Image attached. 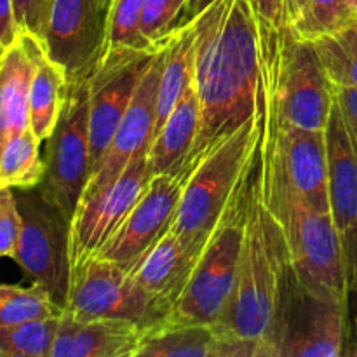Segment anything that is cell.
Returning a JSON list of instances; mask_svg holds the SVG:
<instances>
[{
    "mask_svg": "<svg viewBox=\"0 0 357 357\" xmlns=\"http://www.w3.org/2000/svg\"><path fill=\"white\" fill-rule=\"evenodd\" d=\"M192 20L201 129L178 171L185 174L260 114L265 93L260 37L246 0H206Z\"/></svg>",
    "mask_w": 357,
    "mask_h": 357,
    "instance_id": "obj_1",
    "label": "cell"
},
{
    "mask_svg": "<svg viewBox=\"0 0 357 357\" xmlns=\"http://www.w3.org/2000/svg\"><path fill=\"white\" fill-rule=\"evenodd\" d=\"M261 143V142H260ZM289 267L284 236L260 187V149L248 197L244 239L229 316L222 328L264 347L274 328L282 279Z\"/></svg>",
    "mask_w": 357,
    "mask_h": 357,
    "instance_id": "obj_2",
    "label": "cell"
},
{
    "mask_svg": "<svg viewBox=\"0 0 357 357\" xmlns=\"http://www.w3.org/2000/svg\"><path fill=\"white\" fill-rule=\"evenodd\" d=\"M260 187L268 211L284 236L289 265L300 284L324 300L344 302L349 293L347 261L331 213L309 208L261 167Z\"/></svg>",
    "mask_w": 357,
    "mask_h": 357,
    "instance_id": "obj_3",
    "label": "cell"
},
{
    "mask_svg": "<svg viewBox=\"0 0 357 357\" xmlns=\"http://www.w3.org/2000/svg\"><path fill=\"white\" fill-rule=\"evenodd\" d=\"M261 132L264 101L257 117L218 143L188 174L169 230L192 257L199 258L218 225L237 183L257 153Z\"/></svg>",
    "mask_w": 357,
    "mask_h": 357,
    "instance_id": "obj_4",
    "label": "cell"
},
{
    "mask_svg": "<svg viewBox=\"0 0 357 357\" xmlns=\"http://www.w3.org/2000/svg\"><path fill=\"white\" fill-rule=\"evenodd\" d=\"M261 142V139H260ZM260 149V145H258ZM258 150L237 183L218 225L199 255L190 279L164 324L222 326L229 316L244 239L248 197Z\"/></svg>",
    "mask_w": 357,
    "mask_h": 357,
    "instance_id": "obj_5",
    "label": "cell"
},
{
    "mask_svg": "<svg viewBox=\"0 0 357 357\" xmlns=\"http://www.w3.org/2000/svg\"><path fill=\"white\" fill-rule=\"evenodd\" d=\"M260 49L265 93L275 121L324 131L333 107V89L316 42L298 38L289 28L274 44Z\"/></svg>",
    "mask_w": 357,
    "mask_h": 357,
    "instance_id": "obj_6",
    "label": "cell"
},
{
    "mask_svg": "<svg viewBox=\"0 0 357 357\" xmlns=\"http://www.w3.org/2000/svg\"><path fill=\"white\" fill-rule=\"evenodd\" d=\"M21 216V234L13 260L33 286L65 310L72 284L70 220L42 197L38 187L13 188Z\"/></svg>",
    "mask_w": 357,
    "mask_h": 357,
    "instance_id": "obj_7",
    "label": "cell"
},
{
    "mask_svg": "<svg viewBox=\"0 0 357 357\" xmlns=\"http://www.w3.org/2000/svg\"><path fill=\"white\" fill-rule=\"evenodd\" d=\"M171 307L117 264L93 257L72 271L65 312L77 321H131L146 333L166 323Z\"/></svg>",
    "mask_w": 357,
    "mask_h": 357,
    "instance_id": "obj_8",
    "label": "cell"
},
{
    "mask_svg": "<svg viewBox=\"0 0 357 357\" xmlns=\"http://www.w3.org/2000/svg\"><path fill=\"white\" fill-rule=\"evenodd\" d=\"M345 303L307 291L289 265L265 357H344Z\"/></svg>",
    "mask_w": 357,
    "mask_h": 357,
    "instance_id": "obj_9",
    "label": "cell"
},
{
    "mask_svg": "<svg viewBox=\"0 0 357 357\" xmlns=\"http://www.w3.org/2000/svg\"><path fill=\"white\" fill-rule=\"evenodd\" d=\"M89 93L87 82L70 86L51 136L45 139L42 197L72 222L89 180Z\"/></svg>",
    "mask_w": 357,
    "mask_h": 357,
    "instance_id": "obj_10",
    "label": "cell"
},
{
    "mask_svg": "<svg viewBox=\"0 0 357 357\" xmlns=\"http://www.w3.org/2000/svg\"><path fill=\"white\" fill-rule=\"evenodd\" d=\"M112 0H54L40 45L68 86L87 82L108 49Z\"/></svg>",
    "mask_w": 357,
    "mask_h": 357,
    "instance_id": "obj_11",
    "label": "cell"
},
{
    "mask_svg": "<svg viewBox=\"0 0 357 357\" xmlns=\"http://www.w3.org/2000/svg\"><path fill=\"white\" fill-rule=\"evenodd\" d=\"M160 45V44H159ZM159 49V47H157ZM153 51L129 47L107 49L103 59L87 79L89 93V176L103 159L117 126L135 98Z\"/></svg>",
    "mask_w": 357,
    "mask_h": 357,
    "instance_id": "obj_12",
    "label": "cell"
},
{
    "mask_svg": "<svg viewBox=\"0 0 357 357\" xmlns=\"http://www.w3.org/2000/svg\"><path fill=\"white\" fill-rule=\"evenodd\" d=\"M152 178L149 150H145L131 160L115 183L79 202L70 222L72 271L103 250L105 244L121 229Z\"/></svg>",
    "mask_w": 357,
    "mask_h": 357,
    "instance_id": "obj_13",
    "label": "cell"
},
{
    "mask_svg": "<svg viewBox=\"0 0 357 357\" xmlns=\"http://www.w3.org/2000/svg\"><path fill=\"white\" fill-rule=\"evenodd\" d=\"M187 178L188 174L185 173H162L153 176L121 229L96 257L114 261L131 272L139 258L169 230Z\"/></svg>",
    "mask_w": 357,
    "mask_h": 357,
    "instance_id": "obj_14",
    "label": "cell"
},
{
    "mask_svg": "<svg viewBox=\"0 0 357 357\" xmlns=\"http://www.w3.org/2000/svg\"><path fill=\"white\" fill-rule=\"evenodd\" d=\"M164 65V44L160 42L149 68L143 73L131 105L126 110L105 152L103 159L87 180L80 201L100 194L117 181L135 157L150 149L157 115V93ZM79 201V202H80Z\"/></svg>",
    "mask_w": 357,
    "mask_h": 357,
    "instance_id": "obj_15",
    "label": "cell"
},
{
    "mask_svg": "<svg viewBox=\"0 0 357 357\" xmlns=\"http://www.w3.org/2000/svg\"><path fill=\"white\" fill-rule=\"evenodd\" d=\"M328 192L333 222L340 234L349 281L357 264V150L333 96L326 129Z\"/></svg>",
    "mask_w": 357,
    "mask_h": 357,
    "instance_id": "obj_16",
    "label": "cell"
},
{
    "mask_svg": "<svg viewBox=\"0 0 357 357\" xmlns=\"http://www.w3.org/2000/svg\"><path fill=\"white\" fill-rule=\"evenodd\" d=\"M258 342L211 324H160L146 331L136 357H260Z\"/></svg>",
    "mask_w": 357,
    "mask_h": 357,
    "instance_id": "obj_17",
    "label": "cell"
},
{
    "mask_svg": "<svg viewBox=\"0 0 357 357\" xmlns=\"http://www.w3.org/2000/svg\"><path fill=\"white\" fill-rule=\"evenodd\" d=\"M145 331L126 319L77 321L63 312L51 357H136Z\"/></svg>",
    "mask_w": 357,
    "mask_h": 357,
    "instance_id": "obj_18",
    "label": "cell"
},
{
    "mask_svg": "<svg viewBox=\"0 0 357 357\" xmlns=\"http://www.w3.org/2000/svg\"><path fill=\"white\" fill-rule=\"evenodd\" d=\"M37 38L21 31L0 58V153L9 139L30 128V84Z\"/></svg>",
    "mask_w": 357,
    "mask_h": 357,
    "instance_id": "obj_19",
    "label": "cell"
},
{
    "mask_svg": "<svg viewBox=\"0 0 357 357\" xmlns=\"http://www.w3.org/2000/svg\"><path fill=\"white\" fill-rule=\"evenodd\" d=\"M195 261L197 258L192 257L185 250L181 241L171 230H167L139 258L129 274L146 291L174 305L190 279Z\"/></svg>",
    "mask_w": 357,
    "mask_h": 357,
    "instance_id": "obj_20",
    "label": "cell"
},
{
    "mask_svg": "<svg viewBox=\"0 0 357 357\" xmlns=\"http://www.w3.org/2000/svg\"><path fill=\"white\" fill-rule=\"evenodd\" d=\"M199 129H201V103H199L195 82H192L150 143L149 164L153 176L180 171L194 146Z\"/></svg>",
    "mask_w": 357,
    "mask_h": 357,
    "instance_id": "obj_21",
    "label": "cell"
},
{
    "mask_svg": "<svg viewBox=\"0 0 357 357\" xmlns=\"http://www.w3.org/2000/svg\"><path fill=\"white\" fill-rule=\"evenodd\" d=\"M195 31L194 20L176 24L166 38L164 44V65L160 72L159 93H157V115L153 126V136L160 131L164 122L180 98L183 96L187 87L194 82L195 73ZM152 136V138H153Z\"/></svg>",
    "mask_w": 357,
    "mask_h": 357,
    "instance_id": "obj_22",
    "label": "cell"
},
{
    "mask_svg": "<svg viewBox=\"0 0 357 357\" xmlns=\"http://www.w3.org/2000/svg\"><path fill=\"white\" fill-rule=\"evenodd\" d=\"M33 75L30 84V129L38 142L51 136L68 98V80L56 63L47 58L40 42L33 47Z\"/></svg>",
    "mask_w": 357,
    "mask_h": 357,
    "instance_id": "obj_23",
    "label": "cell"
},
{
    "mask_svg": "<svg viewBox=\"0 0 357 357\" xmlns=\"http://www.w3.org/2000/svg\"><path fill=\"white\" fill-rule=\"evenodd\" d=\"M44 176L40 142L30 128L6 143L0 153V188L37 187Z\"/></svg>",
    "mask_w": 357,
    "mask_h": 357,
    "instance_id": "obj_24",
    "label": "cell"
},
{
    "mask_svg": "<svg viewBox=\"0 0 357 357\" xmlns=\"http://www.w3.org/2000/svg\"><path fill=\"white\" fill-rule=\"evenodd\" d=\"M65 310L56 305L44 289L31 286L0 284V326L59 317Z\"/></svg>",
    "mask_w": 357,
    "mask_h": 357,
    "instance_id": "obj_25",
    "label": "cell"
},
{
    "mask_svg": "<svg viewBox=\"0 0 357 357\" xmlns=\"http://www.w3.org/2000/svg\"><path fill=\"white\" fill-rule=\"evenodd\" d=\"M316 47L331 82L357 87V14L340 31L316 40Z\"/></svg>",
    "mask_w": 357,
    "mask_h": 357,
    "instance_id": "obj_26",
    "label": "cell"
},
{
    "mask_svg": "<svg viewBox=\"0 0 357 357\" xmlns=\"http://www.w3.org/2000/svg\"><path fill=\"white\" fill-rule=\"evenodd\" d=\"M59 317L0 326V357H51Z\"/></svg>",
    "mask_w": 357,
    "mask_h": 357,
    "instance_id": "obj_27",
    "label": "cell"
},
{
    "mask_svg": "<svg viewBox=\"0 0 357 357\" xmlns=\"http://www.w3.org/2000/svg\"><path fill=\"white\" fill-rule=\"evenodd\" d=\"M356 17L347 0H307L291 31L303 40L316 42L347 26Z\"/></svg>",
    "mask_w": 357,
    "mask_h": 357,
    "instance_id": "obj_28",
    "label": "cell"
},
{
    "mask_svg": "<svg viewBox=\"0 0 357 357\" xmlns=\"http://www.w3.org/2000/svg\"><path fill=\"white\" fill-rule=\"evenodd\" d=\"M143 3L145 0H112L108 16V49L129 47L138 51H153L142 33Z\"/></svg>",
    "mask_w": 357,
    "mask_h": 357,
    "instance_id": "obj_29",
    "label": "cell"
},
{
    "mask_svg": "<svg viewBox=\"0 0 357 357\" xmlns=\"http://www.w3.org/2000/svg\"><path fill=\"white\" fill-rule=\"evenodd\" d=\"M190 0H145L142 33L152 45H159L176 26V20Z\"/></svg>",
    "mask_w": 357,
    "mask_h": 357,
    "instance_id": "obj_30",
    "label": "cell"
},
{
    "mask_svg": "<svg viewBox=\"0 0 357 357\" xmlns=\"http://www.w3.org/2000/svg\"><path fill=\"white\" fill-rule=\"evenodd\" d=\"M258 28L261 44L274 42L289 30L288 0H246Z\"/></svg>",
    "mask_w": 357,
    "mask_h": 357,
    "instance_id": "obj_31",
    "label": "cell"
},
{
    "mask_svg": "<svg viewBox=\"0 0 357 357\" xmlns=\"http://www.w3.org/2000/svg\"><path fill=\"white\" fill-rule=\"evenodd\" d=\"M21 216L13 188H3L0 199V258H14L20 243Z\"/></svg>",
    "mask_w": 357,
    "mask_h": 357,
    "instance_id": "obj_32",
    "label": "cell"
},
{
    "mask_svg": "<svg viewBox=\"0 0 357 357\" xmlns=\"http://www.w3.org/2000/svg\"><path fill=\"white\" fill-rule=\"evenodd\" d=\"M54 0H14V13L21 31L42 40Z\"/></svg>",
    "mask_w": 357,
    "mask_h": 357,
    "instance_id": "obj_33",
    "label": "cell"
},
{
    "mask_svg": "<svg viewBox=\"0 0 357 357\" xmlns=\"http://www.w3.org/2000/svg\"><path fill=\"white\" fill-rule=\"evenodd\" d=\"M331 89H333V96L340 107L342 117L357 150V87L331 82Z\"/></svg>",
    "mask_w": 357,
    "mask_h": 357,
    "instance_id": "obj_34",
    "label": "cell"
},
{
    "mask_svg": "<svg viewBox=\"0 0 357 357\" xmlns=\"http://www.w3.org/2000/svg\"><path fill=\"white\" fill-rule=\"evenodd\" d=\"M344 356L357 357V288H349L345 300Z\"/></svg>",
    "mask_w": 357,
    "mask_h": 357,
    "instance_id": "obj_35",
    "label": "cell"
},
{
    "mask_svg": "<svg viewBox=\"0 0 357 357\" xmlns=\"http://www.w3.org/2000/svg\"><path fill=\"white\" fill-rule=\"evenodd\" d=\"M21 30L14 13V0H0V44L10 47L20 38Z\"/></svg>",
    "mask_w": 357,
    "mask_h": 357,
    "instance_id": "obj_36",
    "label": "cell"
},
{
    "mask_svg": "<svg viewBox=\"0 0 357 357\" xmlns=\"http://www.w3.org/2000/svg\"><path fill=\"white\" fill-rule=\"evenodd\" d=\"M307 0H288V16H289V26L298 20V16L302 14L303 7H305Z\"/></svg>",
    "mask_w": 357,
    "mask_h": 357,
    "instance_id": "obj_37",
    "label": "cell"
},
{
    "mask_svg": "<svg viewBox=\"0 0 357 357\" xmlns=\"http://www.w3.org/2000/svg\"><path fill=\"white\" fill-rule=\"evenodd\" d=\"M349 288H357V264H356V271H354V275L351 278V281H349Z\"/></svg>",
    "mask_w": 357,
    "mask_h": 357,
    "instance_id": "obj_38",
    "label": "cell"
},
{
    "mask_svg": "<svg viewBox=\"0 0 357 357\" xmlns=\"http://www.w3.org/2000/svg\"><path fill=\"white\" fill-rule=\"evenodd\" d=\"M347 3L351 6V9L357 14V0H347Z\"/></svg>",
    "mask_w": 357,
    "mask_h": 357,
    "instance_id": "obj_39",
    "label": "cell"
},
{
    "mask_svg": "<svg viewBox=\"0 0 357 357\" xmlns=\"http://www.w3.org/2000/svg\"><path fill=\"white\" fill-rule=\"evenodd\" d=\"M3 51H6V47H3V45H2V44H0V58H2Z\"/></svg>",
    "mask_w": 357,
    "mask_h": 357,
    "instance_id": "obj_40",
    "label": "cell"
},
{
    "mask_svg": "<svg viewBox=\"0 0 357 357\" xmlns=\"http://www.w3.org/2000/svg\"><path fill=\"white\" fill-rule=\"evenodd\" d=\"M2 192H3V188H0V199H2Z\"/></svg>",
    "mask_w": 357,
    "mask_h": 357,
    "instance_id": "obj_41",
    "label": "cell"
}]
</instances>
